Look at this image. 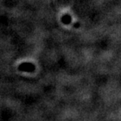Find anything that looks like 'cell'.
Returning a JSON list of instances; mask_svg holds the SVG:
<instances>
[{
	"label": "cell",
	"instance_id": "6da1fadb",
	"mask_svg": "<svg viewBox=\"0 0 121 121\" xmlns=\"http://www.w3.org/2000/svg\"><path fill=\"white\" fill-rule=\"evenodd\" d=\"M18 70L25 72H33L35 70V66L31 62H24L19 65Z\"/></svg>",
	"mask_w": 121,
	"mask_h": 121
},
{
	"label": "cell",
	"instance_id": "7a4b0ae2",
	"mask_svg": "<svg viewBox=\"0 0 121 121\" xmlns=\"http://www.w3.org/2000/svg\"><path fill=\"white\" fill-rule=\"evenodd\" d=\"M61 22L65 25H69L72 22V17H70L69 14H65L63 15L61 17Z\"/></svg>",
	"mask_w": 121,
	"mask_h": 121
},
{
	"label": "cell",
	"instance_id": "3957f363",
	"mask_svg": "<svg viewBox=\"0 0 121 121\" xmlns=\"http://www.w3.org/2000/svg\"><path fill=\"white\" fill-rule=\"evenodd\" d=\"M73 26H74V28H78L79 27V26H80V24H79V22H76V23H75V24H74Z\"/></svg>",
	"mask_w": 121,
	"mask_h": 121
}]
</instances>
